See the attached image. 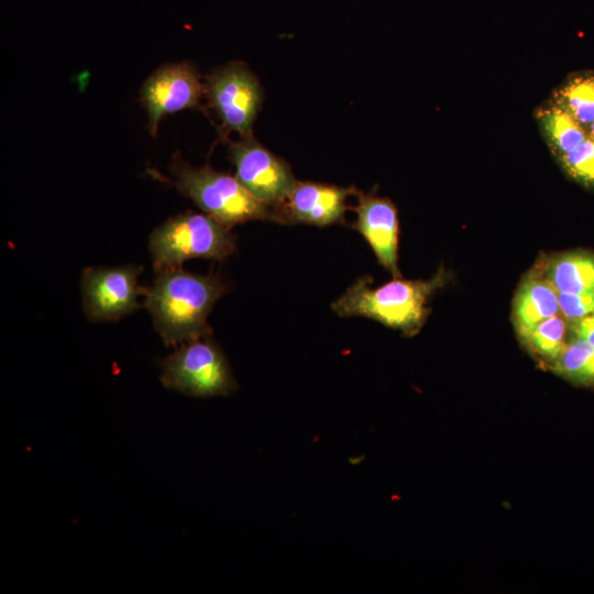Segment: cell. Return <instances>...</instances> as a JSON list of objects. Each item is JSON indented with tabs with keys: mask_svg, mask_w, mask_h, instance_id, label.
Here are the masks:
<instances>
[{
	"mask_svg": "<svg viewBox=\"0 0 594 594\" xmlns=\"http://www.w3.org/2000/svg\"><path fill=\"white\" fill-rule=\"evenodd\" d=\"M228 290L217 275H200L182 267L156 273L144 297L153 324L167 346L210 337L208 316Z\"/></svg>",
	"mask_w": 594,
	"mask_h": 594,
	"instance_id": "obj_1",
	"label": "cell"
},
{
	"mask_svg": "<svg viewBox=\"0 0 594 594\" xmlns=\"http://www.w3.org/2000/svg\"><path fill=\"white\" fill-rule=\"evenodd\" d=\"M443 280L440 272L429 280L398 277L372 287V278L363 276L333 301L331 308L338 316L371 318L406 336H414L429 315V298L442 286Z\"/></svg>",
	"mask_w": 594,
	"mask_h": 594,
	"instance_id": "obj_2",
	"label": "cell"
},
{
	"mask_svg": "<svg viewBox=\"0 0 594 594\" xmlns=\"http://www.w3.org/2000/svg\"><path fill=\"white\" fill-rule=\"evenodd\" d=\"M169 170L173 179H162L229 229L253 220L279 222L276 211L253 197L235 176L217 172L209 164L194 167L177 153Z\"/></svg>",
	"mask_w": 594,
	"mask_h": 594,
	"instance_id": "obj_3",
	"label": "cell"
},
{
	"mask_svg": "<svg viewBox=\"0 0 594 594\" xmlns=\"http://www.w3.org/2000/svg\"><path fill=\"white\" fill-rule=\"evenodd\" d=\"M235 237L207 213L185 211L155 228L148 250L155 273L178 268L189 258L226 260L235 252Z\"/></svg>",
	"mask_w": 594,
	"mask_h": 594,
	"instance_id": "obj_4",
	"label": "cell"
},
{
	"mask_svg": "<svg viewBox=\"0 0 594 594\" xmlns=\"http://www.w3.org/2000/svg\"><path fill=\"white\" fill-rule=\"evenodd\" d=\"M161 369L166 388L194 397L227 396L238 387L223 352L209 337L182 343Z\"/></svg>",
	"mask_w": 594,
	"mask_h": 594,
	"instance_id": "obj_5",
	"label": "cell"
},
{
	"mask_svg": "<svg viewBox=\"0 0 594 594\" xmlns=\"http://www.w3.org/2000/svg\"><path fill=\"white\" fill-rule=\"evenodd\" d=\"M208 108L220 121L219 139L235 132L241 139L253 138V123L261 109L263 90L254 74L241 62L213 69L204 82Z\"/></svg>",
	"mask_w": 594,
	"mask_h": 594,
	"instance_id": "obj_6",
	"label": "cell"
},
{
	"mask_svg": "<svg viewBox=\"0 0 594 594\" xmlns=\"http://www.w3.org/2000/svg\"><path fill=\"white\" fill-rule=\"evenodd\" d=\"M142 267H87L81 276L82 307L94 322L116 321L140 308L147 287L139 284Z\"/></svg>",
	"mask_w": 594,
	"mask_h": 594,
	"instance_id": "obj_7",
	"label": "cell"
},
{
	"mask_svg": "<svg viewBox=\"0 0 594 594\" xmlns=\"http://www.w3.org/2000/svg\"><path fill=\"white\" fill-rule=\"evenodd\" d=\"M229 155L237 179L253 197L277 213L297 183L289 165L253 138L230 141Z\"/></svg>",
	"mask_w": 594,
	"mask_h": 594,
	"instance_id": "obj_8",
	"label": "cell"
},
{
	"mask_svg": "<svg viewBox=\"0 0 594 594\" xmlns=\"http://www.w3.org/2000/svg\"><path fill=\"white\" fill-rule=\"evenodd\" d=\"M205 86L197 67L187 61L158 67L143 84L140 98L147 129L156 136L160 122L170 113L199 109Z\"/></svg>",
	"mask_w": 594,
	"mask_h": 594,
	"instance_id": "obj_9",
	"label": "cell"
},
{
	"mask_svg": "<svg viewBox=\"0 0 594 594\" xmlns=\"http://www.w3.org/2000/svg\"><path fill=\"white\" fill-rule=\"evenodd\" d=\"M356 191L352 187L297 180L277 210L279 223H306L317 227L342 223L348 209L345 201Z\"/></svg>",
	"mask_w": 594,
	"mask_h": 594,
	"instance_id": "obj_10",
	"label": "cell"
},
{
	"mask_svg": "<svg viewBox=\"0 0 594 594\" xmlns=\"http://www.w3.org/2000/svg\"><path fill=\"white\" fill-rule=\"evenodd\" d=\"M358 205L353 228L372 248L378 263L398 278V215L395 205L387 198L356 191Z\"/></svg>",
	"mask_w": 594,
	"mask_h": 594,
	"instance_id": "obj_11",
	"label": "cell"
},
{
	"mask_svg": "<svg viewBox=\"0 0 594 594\" xmlns=\"http://www.w3.org/2000/svg\"><path fill=\"white\" fill-rule=\"evenodd\" d=\"M560 314L557 289L536 268L519 284L513 302V322L519 339L541 321Z\"/></svg>",
	"mask_w": 594,
	"mask_h": 594,
	"instance_id": "obj_12",
	"label": "cell"
},
{
	"mask_svg": "<svg viewBox=\"0 0 594 594\" xmlns=\"http://www.w3.org/2000/svg\"><path fill=\"white\" fill-rule=\"evenodd\" d=\"M535 120L556 160L574 150L590 136L584 125L549 98L536 108Z\"/></svg>",
	"mask_w": 594,
	"mask_h": 594,
	"instance_id": "obj_13",
	"label": "cell"
},
{
	"mask_svg": "<svg viewBox=\"0 0 594 594\" xmlns=\"http://www.w3.org/2000/svg\"><path fill=\"white\" fill-rule=\"evenodd\" d=\"M542 276L561 293H594V254L565 252L552 255L537 267Z\"/></svg>",
	"mask_w": 594,
	"mask_h": 594,
	"instance_id": "obj_14",
	"label": "cell"
},
{
	"mask_svg": "<svg viewBox=\"0 0 594 594\" xmlns=\"http://www.w3.org/2000/svg\"><path fill=\"white\" fill-rule=\"evenodd\" d=\"M549 99L566 110L586 129L594 121V70L569 74Z\"/></svg>",
	"mask_w": 594,
	"mask_h": 594,
	"instance_id": "obj_15",
	"label": "cell"
},
{
	"mask_svg": "<svg viewBox=\"0 0 594 594\" xmlns=\"http://www.w3.org/2000/svg\"><path fill=\"white\" fill-rule=\"evenodd\" d=\"M568 334L569 323L558 314L538 323L520 341L540 366L548 370L564 349Z\"/></svg>",
	"mask_w": 594,
	"mask_h": 594,
	"instance_id": "obj_16",
	"label": "cell"
},
{
	"mask_svg": "<svg viewBox=\"0 0 594 594\" xmlns=\"http://www.w3.org/2000/svg\"><path fill=\"white\" fill-rule=\"evenodd\" d=\"M548 370L572 383L594 386V346L583 339L570 337Z\"/></svg>",
	"mask_w": 594,
	"mask_h": 594,
	"instance_id": "obj_17",
	"label": "cell"
},
{
	"mask_svg": "<svg viewBox=\"0 0 594 594\" xmlns=\"http://www.w3.org/2000/svg\"><path fill=\"white\" fill-rule=\"evenodd\" d=\"M564 173L586 188H594V139L588 136L557 160Z\"/></svg>",
	"mask_w": 594,
	"mask_h": 594,
	"instance_id": "obj_18",
	"label": "cell"
},
{
	"mask_svg": "<svg viewBox=\"0 0 594 594\" xmlns=\"http://www.w3.org/2000/svg\"><path fill=\"white\" fill-rule=\"evenodd\" d=\"M558 293L560 314L568 323L575 322L588 315L594 314V293L570 294Z\"/></svg>",
	"mask_w": 594,
	"mask_h": 594,
	"instance_id": "obj_19",
	"label": "cell"
},
{
	"mask_svg": "<svg viewBox=\"0 0 594 594\" xmlns=\"http://www.w3.org/2000/svg\"><path fill=\"white\" fill-rule=\"evenodd\" d=\"M571 337L580 338L594 346V314L569 323Z\"/></svg>",
	"mask_w": 594,
	"mask_h": 594,
	"instance_id": "obj_20",
	"label": "cell"
},
{
	"mask_svg": "<svg viewBox=\"0 0 594 594\" xmlns=\"http://www.w3.org/2000/svg\"><path fill=\"white\" fill-rule=\"evenodd\" d=\"M588 135L594 139V121L588 125Z\"/></svg>",
	"mask_w": 594,
	"mask_h": 594,
	"instance_id": "obj_21",
	"label": "cell"
}]
</instances>
